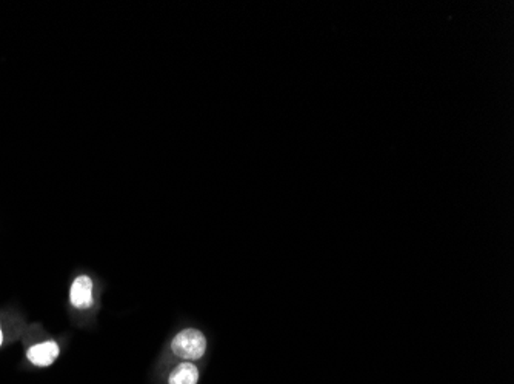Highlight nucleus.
<instances>
[{"mask_svg":"<svg viewBox=\"0 0 514 384\" xmlns=\"http://www.w3.org/2000/svg\"><path fill=\"white\" fill-rule=\"evenodd\" d=\"M171 349L183 360H199L205 354L207 340L197 329H185L174 337Z\"/></svg>","mask_w":514,"mask_h":384,"instance_id":"nucleus-1","label":"nucleus"},{"mask_svg":"<svg viewBox=\"0 0 514 384\" xmlns=\"http://www.w3.org/2000/svg\"><path fill=\"white\" fill-rule=\"evenodd\" d=\"M71 304L78 309H88L92 304V281L87 275L74 280L70 291Z\"/></svg>","mask_w":514,"mask_h":384,"instance_id":"nucleus-2","label":"nucleus"},{"mask_svg":"<svg viewBox=\"0 0 514 384\" xmlns=\"http://www.w3.org/2000/svg\"><path fill=\"white\" fill-rule=\"evenodd\" d=\"M59 357V345L54 341H45V343H40L30 347L28 351V360L40 366V368H47V366L53 364L56 358Z\"/></svg>","mask_w":514,"mask_h":384,"instance_id":"nucleus-3","label":"nucleus"},{"mask_svg":"<svg viewBox=\"0 0 514 384\" xmlns=\"http://www.w3.org/2000/svg\"><path fill=\"white\" fill-rule=\"evenodd\" d=\"M199 371L192 363H180L170 375V384H197Z\"/></svg>","mask_w":514,"mask_h":384,"instance_id":"nucleus-4","label":"nucleus"},{"mask_svg":"<svg viewBox=\"0 0 514 384\" xmlns=\"http://www.w3.org/2000/svg\"><path fill=\"white\" fill-rule=\"evenodd\" d=\"M4 343V334H2V329H0V345Z\"/></svg>","mask_w":514,"mask_h":384,"instance_id":"nucleus-5","label":"nucleus"}]
</instances>
